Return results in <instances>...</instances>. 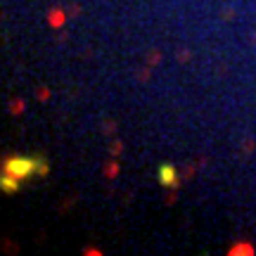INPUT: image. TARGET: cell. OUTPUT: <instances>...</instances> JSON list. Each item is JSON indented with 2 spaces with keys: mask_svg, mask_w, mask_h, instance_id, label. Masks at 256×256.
Listing matches in <instances>:
<instances>
[{
  "mask_svg": "<svg viewBox=\"0 0 256 256\" xmlns=\"http://www.w3.org/2000/svg\"><path fill=\"white\" fill-rule=\"evenodd\" d=\"M5 171L17 176L19 180H24V178L36 174V156H12L5 162Z\"/></svg>",
  "mask_w": 256,
  "mask_h": 256,
  "instance_id": "1",
  "label": "cell"
},
{
  "mask_svg": "<svg viewBox=\"0 0 256 256\" xmlns=\"http://www.w3.org/2000/svg\"><path fill=\"white\" fill-rule=\"evenodd\" d=\"M159 183L164 188H178V174L171 164H164L159 168Z\"/></svg>",
  "mask_w": 256,
  "mask_h": 256,
  "instance_id": "2",
  "label": "cell"
},
{
  "mask_svg": "<svg viewBox=\"0 0 256 256\" xmlns=\"http://www.w3.org/2000/svg\"><path fill=\"white\" fill-rule=\"evenodd\" d=\"M0 185H2V190H5V192H17L19 190V178L5 171V174H2V178H0Z\"/></svg>",
  "mask_w": 256,
  "mask_h": 256,
  "instance_id": "3",
  "label": "cell"
},
{
  "mask_svg": "<svg viewBox=\"0 0 256 256\" xmlns=\"http://www.w3.org/2000/svg\"><path fill=\"white\" fill-rule=\"evenodd\" d=\"M36 174L38 176H46L48 174V164L40 159V156H36Z\"/></svg>",
  "mask_w": 256,
  "mask_h": 256,
  "instance_id": "4",
  "label": "cell"
}]
</instances>
